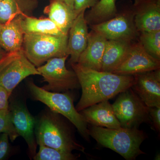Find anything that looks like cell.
<instances>
[{
    "instance_id": "cell-9",
    "label": "cell",
    "mask_w": 160,
    "mask_h": 160,
    "mask_svg": "<svg viewBox=\"0 0 160 160\" xmlns=\"http://www.w3.org/2000/svg\"><path fill=\"white\" fill-rule=\"evenodd\" d=\"M160 68V60L149 55L138 41L132 43L122 62L111 72L123 75H135Z\"/></svg>"
},
{
    "instance_id": "cell-29",
    "label": "cell",
    "mask_w": 160,
    "mask_h": 160,
    "mask_svg": "<svg viewBox=\"0 0 160 160\" xmlns=\"http://www.w3.org/2000/svg\"><path fill=\"white\" fill-rule=\"evenodd\" d=\"M9 97L6 89L0 86V110L9 109Z\"/></svg>"
},
{
    "instance_id": "cell-6",
    "label": "cell",
    "mask_w": 160,
    "mask_h": 160,
    "mask_svg": "<svg viewBox=\"0 0 160 160\" xmlns=\"http://www.w3.org/2000/svg\"><path fill=\"white\" fill-rule=\"evenodd\" d=\"M119 94L112 106L121 127L138 128L142 123H151L149 107L142 101L131 87Z\"/></svg>"
},
{
    "instance_id": "cell-34",
    "label": "cell",
    "mask_w": 160,
    "mask_h": 160,
    "mask_svg": "<svg viewBox=\"0 0 160 160\" xmlns=\"http://www.w3.org/2000/svg\"><path fill=\"white\" fill-rule=\"evenodd\" d=\"M1 25H2V24H1V23H0V26H1Z\"/></svg>"
},
{
    "instance_id": "cell-14",
    "label": "cell",
    "mask_w": 160,
    "mask_h": 160,
    "mask_svg": "<svg viewBox=\"0 0 160 160\" xmlns=\"http://www.w3.org/2000/svg\"><path fill=\"white\" fill-rule=\"evenodd\" d=\"M85 11H81L76 17L68 33L67 53L70 56V64L78 62L87 46L89 32L85 19Z\"/></svg>"
},
{
    "instance_id": "cell-23",
    "label": "cell",
    "mask_w": 160,
    "mask_h": 160,
    "mask_svg": "<svg viewBox=\"0 0 160 160\" xmlns=\"http://www.w3.org/2000/svg\"><path fill=\"white\" fill-rule=\"evenodd\" d=\"M139 33V42L144 49L152 56L160 60V31Z\"/></svg>"
},
{
    "instance_id": "cell-15",
    "label": "cell",
    "mask_w": 160,
    "mask_h": 160,
    "mask_svg": "<svg viewBox=\"0 0 160 160\" xmlns=\"http://www.w3.org/2000/svg\"><path fill=\"white\" fill-rule=\"evenodd\" d=\"M79 112L86 122L92 126L109 129L122 127L109 100L89 106Z\"/></svg>"
},
{
    "instance_id": "cell-10",
    "label": "cell",
    "mask_w": 160,
    "mask_h": 160,
    "mask_svg": "<svg viewBox=\"0 0 160 160\" xmlns=\"http://www.w3.org/2000/svg\"><path fill=\"white\" fill-rule=\"evenodd\" d=\"M35 75H40V72L26 58L22 50L0 72V86L6 89L10 96L24 79Z\"/></svg>"
},
{
    "instance_id": "cell-24",
    "label": "cell",
    "mask_w": 160,
    "mask_h": 160,
    "mask_svg": "<svg viewBox=\"0 0 160 160\" xmlns=\"http://www.w3.org/2000/svg\"><path fill=\"white\" fill-rule=\"evenodd\" d=\"M39 149L33 157L35 160H74L77 157L72 152L62 151L44 146L40 145Z\"/></svg>"
},
{
    "instance_id": "cell-16",
    "label": "cell",
    "mask_w": 160,
    "mask_h": 160,
    "mask_svg": "<svg viewBox=\"0 0 160 160\" xmlns=\"http://www.w3.org/2000/svg\"><path fill=\"white\" fill-rule=\"evenodd\" d=\"M107 41L102 35L92 30L89 33L86 49L80 55L77 63L86 68L101 71Z\"/></svg>"
},
{
    "instance_id": "cell-12",
    "label": "cell",
    "mask_w": 160,
    "mask_h": 160,
    "mask_svg": "<svg viewBox=\"0 0 160 160\" xmlns=\"http://www.w3.org/2000/svg\"><path fill=\"white\" fill-rule=\"evenodd\" d=\"M132 89L148 107H160V70L135 75Z\"/></svg>"
},
{
    "instance_id": "cell-2",
    "label": "cell",
    "mask_w": 160,
    "mask_h": 160,
    "mask_svg": "<svg viewBox=\"0 0 160 160\" xmlns=\"http://www.w3.org/2000/svg\"><path fill=\"white\" fill-rule=\"evenodd\" d=\"M89 134L101 146L113 150L127 160L145 154L140 149L147 135L138 128L109 129L94 126L88 127Z\"/></svg>"
},
{
    "instance_id": "cell-11",
    "label": "cell",
    "mask_w": 160,
    "mask_h": 160,
    "mask_svg": "<svg viewBox=\"0 0 160 160\" xmlns=\"http://www.w3.org/2000/svg\"><path fill=\"white\" fill-rule=\"evenodd\" d=\"M132 10L139 33L160 31V0H134Z\"/></svg>"
},
{
    "instance_id": "cell-25",
    "label": "cell",
    "mask_w": 160,
    "mask_h": 160,
    "mask_svg": "<svg viewBox=\"0 0 160 160\" xmlns=\"http://www.w3.org/2000/svg\"><path fill=\"white\" fill-rule=\"evenodd\" d=\"M0 133L8 134L12 142L20 136L12 123L9 109L0 110Z\"/></svg>"
},
{
    "instance_id": "cell-22",
    "label": "cell",
    "mask_w": 160,
    "mask_h": 160,
    "mask_svg": "<svg viewBox=\"0 0 160 160\" xmlns=\"http://www.w3.org/2000/svg\"><path fill=\"white\" fill-rule=\"evenodd\" d=\"M116 0H99L85 16L89 26L102 23L111 19L118 14Z\"/></svg>"
},
{
    "instance_id": "cell-13",
    "label": "cell",
    "mask_w": 160,
    "mask_h": 160,
    "mask_svg": "<svg viewBox=\"0 0 160 160\" xmlns=\"http://www.w3.org/2000/svg\"><path fill=\"white\" fill-rule=\"evenodd\" d=\"M12 121L18 133L24 138L31 155L36 153L37 143L35 135L36 121L22 103L15 102L11 105Z\"/></svg>"
},
{
    "instance_id": "cell-28",
    "label": "cell",
    "mask_w": 160,
    "mask_h": 160,
    "mask_svg": "<svg viewBox=\"0 0 160 160\" xmlns=\"http://www.w3.org/2000/svg\"><path fill=\"white\" fill-rule=\"evenodd\" d=\"M9 136L3 133L0 136V160L3 159L7 155L9 149Z\"/></svg>"
},
{
    "instance_id": "cell-32",
    "label": "cell",
    "mask_w": 160,
    "mask_h": 160,
    "mask_svg": "<svg viewBox=\"0 0 160 160\" xmlns=\"http://www.w3.org/2000/svg\"><path fill=\"white\" fill-rule=\"evenodd\" d=\"M64 1L68 6L73 9V0H64Z\"/></svg>"
},
{
    "instance_id": "cell-4",
    "label": "cell",
    "mask_w": 160,
    "mask_h": 160,
    "mask_svg": "<svg viewBox=\"0 0 160 160\" xmlns=\"http://www.w3.org/2000/svg\"><path fill=\"white\" fill-rule=\"evenodd\" d=\"M28 88L33 98L45 104L54 113L62 115L78 129L87 141H89L88 123L76 109L72 98L69 95L47 91L39 87L32 82L28 83Z\"/></svg>"
},
{
    "instance_id": "cell-33",
    "label": "cell",
    "mask_w": 160,
    "mask_h": 160,
    "mask_svg": "<svg viewBox=\"0 0 160 160\" xmlns=\"http://www.w3.org/2000/svg\"><path fill=\"white\" fill-rule=\"evenodd\" d=\"M160 154H158L156 156V157H155L154 159L155 160H160Z\"/></svg>"
},
{
    "instance_id": "cell-20",
    "label": "cell",
    "mask_w": 160,
    "mask_h": 160,
    "mask_svg": "<svg viewBox=\"0 0 160 160\" xmlns=\"http://www.w3.org/2000/svg\"><path fill=\"white\" fill-rule=\"evenodd\" d=\"M38 0H0V23L4 24L19 16H31Z\"/></svg>"
},
{
    "instance_id": "cell-8",
    "label": "cell",
    "mask_w": 160,
    "mask_h": 160,
    "mask_svg": "<svg viewBox=\"0 0 160 160\" xmlns=\"http://www.w3.org/2000/svg\"><path fill=\"white\" fill-rule=\"evenodd\" d=\"M90 26L92 30L102 35L107 40L133 41L139 34L135 26L132 9L117 14L103 22Z\"/></svg>"
},
{
    "instance_id": "cell-27",
    "label": "cell",
    "mask_w": 160,
    "mask_h": 160,
    "mask_svg": "<svg viewBox=\"0 0 160 160\" xmlns=\"http://www.w3.org/2000/svg\"><path fill=\"white\" fill-rule=\"evenodd\" d=\"M149 115L150 122L156 131H160V107H149Z\"/></svg>"
},
{
    "instance_id": "cell-21",
    "label": "cell",
    "mask_w": 160,
    "mask_h": 160,
    "mask_svg": "<svg viewBox=\"0 0 160 160\" xmlns=\"http://www.w3.org/2000/svg\"><path fill=\"white\" fill-rule=\"evenodd\" d=\"M22 24L25 34L37 33L58 36L68 35L63 33L49 18H38L31 16H22Z\"/></svg>"
},
{
    "instance_id": "cell-3",
    "label": "cell",
    "mask_w": 160,
    "mask_h": 160,
    "mask_svg": "<svg viewBox=\"0 0 160 160\" xmlns=\"http://www.w3.org/2000/svg\"><path fill=\"white\" fill-rule=\"evenodd\" d=\"M35 135L38 145L69 152H85V147L77 142L69 128L55 115H44L36 122Z\"/></svg>"
},
{
    "instance_id": "cell-7",
    "label": "cell",
    "mask_w": 160,
    "mask_h": 160,
    "mask_svg": "<svg viewBox=\"0 0 160 160\" xmlns=\"http://www.w3.org/2000/svg\"><path fill=\"white\" fill-rule=\"evenodd\" d=\"M69 56L54 58L47 61L45 65L37 68L44 82L48 83L42 88L47 91L61 92L78 89L80 87L75 72L69 70L66 66Z\"/></svg>"
},
{
    "instance_id": "cell-19",
    "label": "cell",
    "mask_w": 160,
    "mask_h": 160,
    "mask_svg": "<svg viewBox=\"0 0 160 160\" xmlns=\"http://www.w3.org/2000/svg\"><path fill=\"white\" fill-rule=\"evenodd\" d=\"M132 43L130 40H107L101 71H113L122 62Z\"/></svg>"
},
{
    "instance_id": "cell-18",
    "label": "cell",
    "mask_w": 160,
    "mask_h": 160,
    "mask_svg": "<svg viewBox=\"0 0 160 160\" xmlns=\"http://www.w3.org/2000/svg\"><path fill=\"white\" fill-rule=\"evenodd\" d=\"M45 14L58 26L63 33L68 35L69 29L77 16L74 9L64 0H50L44 10Z\"/></svg>"
},
{
    "instance_id": "cell-31",
    "label": "cell",
    "mask_w": 160,
    "mask_h": 160,
    "mask_svg": "<svg viewBox=\"0 0 160 160\" xmlns=\"http://www.w3.org/2000/svg\"><path fill=\"white\" fill-rule=\"evenodd\" d=\"M8 54V53L6 52L0 46V62H2Z\"/></svg>"
},
{
    "instance_id": "cell-26",
    "label": "cell",
    "mask_w": 160,
    "mask_h": 160,
    "mask_svg": "<svg viewBox=\"0 0 160 160\" xmlns=\"http://www.w3.org/2000/svg\"><path fill=\"white\" fill-rule=\"evenodd\" d=\"M99 0H73V9L77 16L81 11L92 8Z\"/></svg>"
},
{
    "instance_id": "cell-30",
    "label": "cell",
    "mask_w": 160,
    "mask_h": 160,
    "mask_svg": "<svg viewBox=\"0 0 160 160\" xmlns=\"http://www.w3.org/2000/svg\"><path fill=\"white\" fill-rule=\"evenodd\" d=\"M18 52L17 53H8L6 58L0 62V72L10 62L13 60Z\"/></svg>"
},
{
    "instance_id": "cell-17",
    "label": "cell",
    "mask_w": 160,
    "mask_h": 160,
    "mask_svg": "<svg viewBox=\"0 0 160 160\" xmlns=\"http://www.w3.org/2000/svg\"><path fill=\"white\" fill-rule=\"evenodd\" d=\"M22 18L19 16L0 26V46L7 53H17L23 50L25 32Z\"/></svg>"
},
{
    "instance_id": "cell-5",
    "label": "cell",
    "mask_w": 160,
    "mask_h": 160,
    "mask_svg": "<svg viewBox=\"0 0 160 160\" xmlns=\"http://www.w3.org/2000/svg\"><path fill=\"white\" fill-rule=\"evenodd\" d=\"M68 38V35L25 33L23 52L28 60L38 67L52 58L69 56L67 48Z\"/></svg>"
},
{
    "instance_id": "cell-1",
    "label": "cell",
    "mask_w": 160,
    "mask_h": 160,
    "mask_svg": "<svg viewBox=\"0 0 160 160\" xmlns=\"http://www.w3.org/2000/svg\"><path fill=\"white\" fill-rule=\"evenodd\" d=\"M82 89L81 98L75 107L78 112L94 104L109 100L134 84V75H123L86 68L71 64Z\"/></svg>"
}]
</instances>
